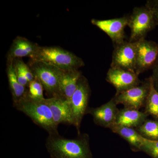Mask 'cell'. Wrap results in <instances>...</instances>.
<instances>
[{
  "label": "cell",
  "mask_w": 158,
  "mask_h": 158,
  "mask_svg": "<svg viewBox=\"0 0 158 158\" xmlns=\"http://www.w3.org/2000/svg\"><path fill=\"white\" fill-rule=\"evenodd\" d=\"M13 106L31 118L35 124L46 131L49 135H59L58 127L54 123L52 114L46 98L32 99L27 94Z\"/></svg>",
  "instance_id": "obj_2"
},
{
  "label": "cell",
  "mask_w": 158,
  "mask_h": 158,
  "mask_svg": "<svg viewBox=\"0 0 158 158\" xmlns=\"http://www.w3.org/2000/svg\"><path fill=\"white\" fill-rule=\"evenodd\" d=\"M141 151L147 154L152 158H158V140L153 141L144 138Z\"/></svg>",
  "instance_id": "obj_22"
},
{
  "label": "cell",
  "mask_w": 158,
  "mask_h": 158,
  "mask_svg": "<svg viewBox=\"0 0 158 158\" xmlns=\"http://www.w3.org/2000/svg\"><path fill=\"white\" fill-rule=\"evenodd\" d=\"M88 134L69 139L59 135H49L46 147L52 158H93Z\"/></svg>",
  "instance_id": "obj_1"
},
{
  "label": "cell",
  "mask_w": 158,
  "mask_h": 158,
  "mask_svg": "<svg viewBox=\"0 0 158 158\" xmlns=\"http://www.w3.org/2000/svg\"><path fill=\"white\" fill-rule=\"evenodd\" d=\"M91 23L105 32L110 37L114 46L125 41L124 30L128 25L129 16L106 20L92 19Z\"/></svg>",
  "instance_id": "obj_10"
},
{
  "label": "cell",
  "mask_w": 158,
  "mask_h": 158,
  "mask_svg": "<svg viewBox=\"0 0 158 158\" xmlns=\"http://www.w3.org/2000/svg\"><path fill=\"white\" fill-rule=\"evenodd\" d=\"M63 70L78 69L85 66L84 61L73 53L59 47H40L31 59Z\"/></svg>",
  "instance_id": "obj_3"
},
{
  "label": "cell",
  "mask_w": 158,
  "mask_h": 158,
  "mask_svg": "<svg viewBox=\"0 0 158 158\" xmlns=\"http://www.w3.org/2000/svg\"><path fill=\"white\" fill-rule=\"evenodd\" d=\"M149 88L148 78L141 85L116 94L113 98L117 105H123L124 108L139 110L145 106Z\"/></svg>",
  "instance_id": "obj_8"
},
{
  "label": "cell",
  "mask_w": 158,
  "mask_h": 158,
  "mask_svg": "<svg viewBox=\"0 0 158 158\" xmlns=\"http://www.w3.org/2000/svg\"><path fill=\"white\" fill-rule=\"evenodd\" d=\"M128 26L131 29L130 42L145 39L147 34L156 26L154 13L146 6L135 7L129 16Z\"/></svg>",
  "instance_id": "obj_4"
},
{
  "label": "cell",
  "mask_w": 158,
  "mask_h": 158,
  "mask_svg": "<svg viewBox=\"0 0 158 158\" xmlns=\"http://www.w3.org/2000/svg\"><path fill=\"white\" fill-rule=\"evenodd\" d=\"M136 130L145 139L158 140V120L147 119Z\"/></svg>",
  "instance_id": "obj_20"
},
{
  "label": "cell",
  "mask_w": 158,
  "mask_h": 158,
  "mask_svg": "<svg viewBox=\"0 0 158 158\" xmlns=\"http://www.w3.org/2000/svg\"><path fill=\"white\" fill-rule=\"evenodd\" d=\"M28 87L27 95L30 98L34 100H43L45 98L43 95V87L37 79L35 78L30 82Z\"/></svg>",
  "instance_id": "obj_21"
},
{
  "label": "cell",
  "mask_w": 158,
  "mask_h": 158,
  "mask_svg": "<svg viewBox=\"0 0 158 158\" xmlns=\"http://www.w3.org/2000/svg\"><path fill=\"white\" fill-rule=\"evenodd\" d=\"M90 90L88 80L81 76L70 101L71 109L74 121V126L81 135L80 128L82 119L88 112Z\"/></svg>",
  "instance_id": "obj_5"
},
{
  "label": "cell",
  "mask_w": 158,
  "mask_h": 158,
  "mask_svg": "<svg viewBox=\"0 0 158 158\" xmlns=\"http://www.w3.org/2000/svg\"><path fill=\"white\" fill-rule=\"evenodd\" d=\"M32 62L31 69L35 78L40 82L44 90L52 97L59 96L60 69L42 62Z\"/></svg>",
  "instance_id": "obj_6"
},
{
  "label": "cell",
  "mask_w": 158,
  "mask_h": 158,
  "mask_svg": "<svg viewBox=\"0 0 158 158\" xmlns=\"http://www.w3.org/2000/svg\"><path fill=\"white\" fill-rule=\"evenodd\" d=\"M6 72L13 104L15 103L26 96L27 90L18 80L13 65V61H7Z\"/></svg>",
  "instance_id": "obj_18"
},
{
  "label": "cell",
  "mask_w": 158,
  "mask_h": 158,
  "mask_svg": "<svg viewBox=\"0 0 158 158\" xmlns=\"http://www.w3.org/2000/svg\"><path fill=\"white\" fill-rule=\"evenodd\" d=\"M154 13V17L155 19V21L156 23V26H158V13Z\"/></svg>",
  "instance_id": "obj_25"
},
{
  "label": "cell",
  "mask_w": 158,
  "mask_h": 158,
  "mask_svg": "<svg viewBox=\"0 0 158 158\" xmlns=\"http://www.w3.org/2000/svg\"><path fill=\"white\" fill-rule=\"evenodd\" d=\"M114 98L101 106L89 108L87 113L93 117V121L97 125L110 129L115 124L119 110Z\"/></svg>",
  "instance_id": "obj_12"
},
{
  "label": "cell",
  "mask_w": 158,
  "mask_h": 158,
  "mask_svg": "<svg viewBox=\"0 0 158 158\" xmlns=\"http://www.w3.org/2000/svg\"><path fill=\"white\" fill-rule=\"evenodd\" d=\"M148 115L139 110L124 108L119 110L115 124L131 128H137L147 119Z\"/></svg>",
  "instance_id": "obj_16"
},
{
  "label": "cell",
  "mask_w": 158,
  "mask_h": 158,
  "mask_svg": "<svg viewBox=\"0 0 158 158\" xmlns=\"http://www.w3.org/2000/svg\"><path fill=\"white\" fill-rule=\"evenodd\" d=\"M150 88L145 103L144 112L151 115L156 120H158V91L154 85L151 77L149 78Z\"/></svg>",
  "instance_id": "obj_19"
},
{
  "label": "cell",
  "mask_w": 158,
  "mask_h": 158,
  "mask_svg": "<svg viewBox=\"0 0 158 158\" xmlns=\"http://www.w3.org/2000/svg\"><path fill=\"white\" fill-rule=\"evenodd\" d=\"M155 87L158 91V62L152 69V74L151 76Z\"/></svg>",
  "instance_id": "obj_24"
},
{
  "label": "cell",
  "mask_w": 158,
  "mask_h": 158,
  "mask_svg": "<svg viewBox=\"0 0 158 158\" xmlns=\"http://www.w3.org/2000/svg\"><path fill=\"white\" fill-rule=\"evenodd\" d=\"M39 48L37 44L25 37H17L13 40L8 52L7 61H13L24 57H30L31 59Z\"/></svg>",
  "instance_id": "obj_15"
},
{
  "label": "cell",
  "mask_w": 158,
  "mask_h": 158,
  "mask_svg": "<svg viewBox=\"0 0 158 158\" xmlns=\"http://www.w3.org/2000/svg\"><path fill=\"white\" fill-rule=\"evenodd\" d=\"M113 133L118 135L126 140L133 151H141L144 138L134 128L114 125L110 129Z\"/></svg>",
  "instance_id": "obj_17"
},
{
  "label": "cell",
  "mask_w": 158,
  "mask_h": 158,
  "mask_svg": "<svg viewBox=\"0 0 158 158\" xmlns=\"http://www.w3.org/2000/svg\"><path fill=\"white\" fill-rule=\"evenodd\" d=\"M81 73L78 69L59 71V96L70 103L71 98L76 90Z\"/></svg>",
  "instance_id": "obj_14"
},
{
  "label": "cell",
  "mask_w": 158,
  "mask_h": 158,
  "mask_svg": "<svg viewBox=\"0 0 158 158\" xmlns=\"http://www.w3.org/2000/svg\"><path fill=\"white\" fill-rule=\"evenodd\" d=\"M145 6L155 13H158V0L148 1Z\"/></svg>",
  "instance_id": "obj_23"
},
{
  "label": "cell",
  "mask_w": 158,
  "mask_h": 158,
  "mask_svg": "<svg viewBox=\"0 0 158 158\" xmlns=\"http://www.w3.org/2000/svg\"><path fill=\"white\" fill-rule=\"evenodd\" d=\"M46 101L50 108L54 123L57 127L61 123L74 126L73 117L69 102L60 96L46 98Z\"/></svg>",
  "instance_id": "obj_13"
},
{
  "label": "cell",
  "mask_w": 158,
  "mask_h": 158,
  "mask_svg": "<svg viewBox=\"0 0 158 158\" xmlns=\"http://www.w3.org/2000/svg\"><path fill=\"white\" fill-rule=\"evenodd\" d=\"M137 47L136 42L124 41L114 46L111 68L135 72Z\"/></svg>",
  "instance_id": "obj_9"
},
{
  "label": "cell",
  "mask_w": 158,
  "mask_h": 158,
  "mask_svg": "<svg viewBox=\"0 0 158 158\" xmlns=\"http://www.w3.org/2000/svg\"><path fill=\"white\" fill-rule=\"evenodd\" d=\"M137 47L136 73L138 75L153 69L158 62V43L146 39L135 42Z\"/></svg>",
  "instance_id": "obj_7"
},
{
  "label": "cell",
  "mask_w": 158,
  "mask_h": 158,
  "mask_svg": "<svg viewBox=\"0 0 158 158\" xmlns=\"http://www.w3.org/2000/svg\"><path fill=\"white\" fill-rule=\"evenodd\" d=\"M135 72L118 68H110L107 73V81L116 88V94L141 85L142 82Z\"/></svg>",
  "instance_id": "obj_11"
}]
</instances>
